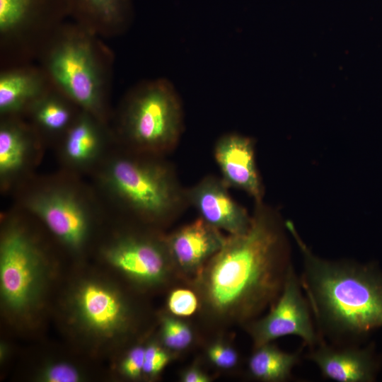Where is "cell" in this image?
<instances>
[{
    "instance_id": "6da1fadb",
    "label": "cell",
    "mask_w": 382,
    "mask_h": 382,
    "mask_svg": "<svg viewBox=\"0 0 382 382\" xmlns=\"http://www.w3.org/2000/svg\"><path fill=\"white\" fill-rule=\"evenodd\" d=\"M292 266L283 226L257 203L248 228L228 234L188 284L198 296L203 325L218 334L260 317L279 298Z\"/></svg>"
},
{
    "instance_id": "7a4b0ae2",
    "label": "cell",
    "mask_w": 382,
    "mask_h": 382,
    "mask_svg": "<svg viewBox=\"0 0 382 382\" xmlns=\"http://www.w3.org/2000/svg\"><path fill=\"white\" fill-rule=\"evenodd\" d=\"M285 225L301 254L300 281L320 337L336 346L359 345L382 328V271L373 263L320 257L291 221Z\"/></svg>"
},
{
    "instance_id": "3957f363",
    "label": "cell",
    "mask_w": 382,
    "mask_h": 382,
    "mask_svg": "<svg viewBox=\"0 0 382 382\" xmlns=\"http://www.w3.org/2000/svg\"><path fill=\"white\" fill-rule=\"evenodd\" d=\"M103 40L81 24L67 21L48 42L37 63L54 88L105 123L115 57Z\"/></svg>"
},
{
    "instance_id": "277c9868",
    "label": "cell",
    "mask_w": 382,
    "mask_h": 382,
    "mask_svg": "<svg viewBox=\"0 0 382 382\" xmlns=\"http://www.w3.org/2000/svg\"><path fill=\"white\" fill-rule=\"evenodd\" d=\"M183 129L181 98L169 80H144L125 94L119 131L134 148L154 154L168 153L178 145Z\"/></svg>"
},
{
    "instance_id": "5b68a950",
    "label": "cell",
    "mask_w": 382,
    "mask_h": 382,
    "mask_svg": "<svg viewBox=\"0 0 382 382\" xmlns=\"http://www.w3.org/2000/svg\"><path fill=\"white\" fill-rule=\"evenodd\" d=\"M108 178L125 204L149 221L167 224L188 205L186 190L167 163L121 158L112 163Z\"/></svg>"
},
{
    "instance_id": "8992f818",
    "label": "cell",
    "mask_w": 382,
    "mask_h": 382,
    "mask_svg": "<svg viewBox=\"0 0 382 382\" xmlns=\"http://www.w3.org/2000/svg\"><path fill=\"white\" fill-rule=\"evenodd\" d=\"M70 17L66 0H0V66L37 62Z\"/></svg>"
},
{
    "instance_id": "52a82bcc",
    "label": "cell",
    "mask_w": 382,
    "mask_h": 382,
    "mask_svg": "<svg viewBox=\"0 0 382 382\" xmlns=\"http://www.w3.org/2000/svg\"><path fill=\"white\" fill-rule=\"evenodd\" d=\"M44 258L18 226L4 231L0 243V291L3 306L13 316H25L38 305L46 281Z\"/></svg>"
},
{
    "instance_id": "ba28073f",
    "label": "cell",
    "mask_w": 382,
    "mask_h": 382,
    "mask_svg": "<svg viewBox=\"0 0 382 382\" xmlns=\"http://www.w3.org/2000/svg\"><path fill=\"white\" fill-rule=\"evenodd\" d=\"M105 256L112 267L140 289L161 290L182 283L166 235H125L106 249Z\"/></svg>"
},
{
    "instance_id": "9c48e42d",
    "label": "cell",
    "mask_w": 382,
    "mask_h": 382,
    "mask_svg": "<svg viewBox=\"0 0 382 382\" xmlns=\"http://www.w3.org/2000/svg\"><path fill=\"white\" fill-rule=\"evenodd\" d=\"M71 311L77 324L100 339H116L133 331L137 312L117 288L98 279L85 280L74 289Z\"/></svg>"
},
{
    "instance_id": "30bf717a",
    "label": "cell",
    "mask_w": 382,
    "mask_h": 382,
    "mask_svg": "<svg viewBox=\"0 0 382 382\" xmlns=\"http://www.w3.org/2000/svg\"><path fill=\"white\" fill-rule=\"evenodd\" d=\"M242 328L250 337L253 348L288 335L299 337L308 349L323 340L294 266L288 274L281 294L269 312Z\"/></svg>"
},
{
    "instance_id": "8fae6325",
    "label": "cell",
    "mask_w": 382,
    "mask_h": 382,
    "mask_svg": "<svg viewBox=\"0 0 382 382\" xmlns=\"http://www.w3.org/2000/svg\"><path fill=\"white\" fill-rule=\"evenodd\" d=\"M226 236L201 218L166 235L174 267L183 284L188 285L221 248Z\"/></svg>"
},
{
    "instance_id": "7c38bea8",
    "label": "cell",
    "mask_w": 382,
    "mask_h": 382,
    "mask_svg": "<svg viewBox=\"0 0 382 382\" xmlns=\"http://www.w3.org/2000/svg\"><path fill=\"white\" fill-rule=\"evenodd\" d=\"M30 208L50 231L71 249L82 248L89 232V219L82 204L72 195L50 190L34 197Z\"/></svg>"
},
{
    "instance_id": "4fadbf2b",
    "label": "cell",
    "mask_w": 382,
    "mask_h": 382,
    "mask_svg": "<svg viewBox=\"0 0 382 382\" xmlns=\"http://www.w3.org/2000/svg\"><path fill=\"white\" fill-rule=\"evenodd\" d=\"M228 188L221 178L207 175L186 190L187 199L207 223L228 234H238L248 228L251 216L231 197Z\"/></svg>"
},
{
    "instance_id": "5bb4252c",
    "label": "cell",
    "mask_w": 382,
    "mask_h": 382,
    "mask_svg": "<svg viewBox=\"0 0 382 382\" xmlns=\"http://www.w3.org/2000/svg\"><path fill=\"white\" fill-rule=\"evenodd\" d=\"M304 357L324 378L337 382H371L378 369L372 345L336 346L322 340Z\"/></svg>"
},
{
    "instance_id": "9a60e30c",
    "label": "cell",
    "mask_w": 382,
    "mask_h": 382,
    "mask_svg": "<svg viewBox=\"0 0 382 382\" xmlns=\"http://www.w3.org/2000/svg\"><path fill=\"white\" fill-rule=\"evenodd\" d=\"M215 161L221 179L228 186L241 190L261 202L262 186L257 173L253 140L237 133H226L216 141Z\"/></svg>"
},
{
    "instance_id": "2e32d148",
    "label": "cell",
    "mask_w": 382,
    "mask_h": 382,
    "mask_svg": "<svg viewBox=\"0 0 382 382\" xmlns=\"http://www.w3.org/2000/svg\"><path fill=\"white\" fill-rule=\"evenodd\" d=\"M52 86L46 73L37 62L1 68V117H18L28 113Z\"/></svg>"
},
{
    "instance_id": "e0dca14e",
    "label": "cell",
    "mask_w": 382,
    "mask_h": 382,
    "mask_svg": "<svg viewBox=\"0 0 382 382\" xmlns=\"http://www.w3.org/2000/svg\"><path fill=\"white\" fill-rule=\"evenodd\" d=\"M72 21L103 39L121 35L132 19V0H66Z\"/></svg>"
},
{
    "instance_id": "ac0fdd59",
    "label": "cell",
    "mask_w": 382,
    "mask_h": 382,
    "mask_svg": "<svg viewBox=\"0 0 382 382\" xmlns=\"http://www.w3.org/2000/svg\"><path fill=\"white\" fill-rule=\"evenodd\" d=\"M301 352L302 348L292 352L283 351L273 342L253 348L247 362V374L260 382L289 381L293 378Z\"/></svg>"
},
{
    "instance_id": "d6986e66",
    "label": "cell",
    "mask_w": 382,
    "mask_h": 382,
    "mask_svg": "<svg viewBox=\"0 0 382 382\" xmlns=\"http://www.w3.org/2000/svg\"><path fill=\"white\" fill-rule=\"evenodd\" d=\"M81 109L54 86L30 109L36 127L50 134H63L75 121Z\"/></svg>"
},
{
    "instance_id": "ffe728a7",
    "label": "cell",
    "mask_w": 382,
    "mask_h": 382,
    "mask_svg": "<svg viewBox=\"0 0 382 382\" xmlns=\"http://www.w3.org/2000/svg\"><path fill=\"white\" fill-rule=\"evenodd\" d=\"M105 124L81 110L64 134L66 156L75 163H85L91 159L99 149Z\"/></svg>"
},
{
    "instance_id": "44dd1931",
    "label": "cell",
    "mask_w": 382,
    "mask_h": 382,
    "mask_svg": "<svg viewBox=\"0 0 382 382\" xmlns=\"http://www.w3.org/2000/svg\"><path fill=\"white\" fill-rule=\"evenodd\" d=\"M30 132L18 117H3L0 127V173L13 174L24 164Z\"/></svg>"
},
{
    "instance_id": "7402d4cb",
    "label": "cell",
    "mask_w": 382,
    "mask_h": 382,
    "mask_svg": "<svg viewBox=\"0 0 382 382\" xmlns=\"http://www.w3.org/2000/svg\"><path fill=\"white\" fill-rule=\"evenodd\" d=\"M159 323L158 341L176 357L195 345L197 340L196 331L185 318L166 311L160 316Z\"/></svg>"
},
{
    "instance_id": "603a6c76",
    "label": "cell",
    "mask_w": 382,
    "mask_h": 382,
    "mask_svg": "<svg viewBox=\"0 0 382 382\" xmlns=\"http://www.w3.org/2000/svg\"><path fill=\"white\" fill-rule=\"evenodd\" d=\"M204 353L207 362L219 371H234L241 363L236 347L219 333L207 343Z\"/></svg>"
},
{
    "instance_id": "cb8c5ba5",
    "label": "cell",
    "mask_w": 382,
    "mask_h": 382,
    "mask_svg": "<svg viewBox=\"0 0 382 382\" xmlns=\"http://www.w3.org/2000/svg\"><path fill=\"white\" fill-rule=\"evenodd\" d=\"M166 306L167 313L185 319L198 313L199 301L195 291L189 285L174 286L168 292Z\"/></svg>"
},
{
    "instance_id": "d4e9b609",
    "label": "cell",
    "mask_w": 382,
    "mask_h": 382,
    "mask_svg": "<svg viewBox=\"0 0 382 382\" xmlns=\"http://www.w3.org/2000/svg\"><path fill=\"white\" fill-rule=\"evenodd\" d=\"M175 358L158 340L148 342L145 345L143 375L149 378H156Z\"/></svg>"
},
{
    "instance_id": "484cf974",
    "label": "cell",
    "mask_w": 382,
    "mask_h": 382,
    "mask_svg": "<svg viewBox=\"0 0 382 382\" xmlns=\"http://www.w3.org/2000/svg\"><path fill=\"white\" fill-rule=\"evenodd\" d=\"M81 378L79 371L66 362L51 364L40 374V379L45 382H78Z\"/></svg>"
},
{
    "instance_id": "4316f807",
    "label": "cell",
    "mask_w": 382,
    "mask_h": 382,
    "mask_svg": "<svg viewBox=\"0 0 382 382\" xmlns=\"http://www.w3.org/2000/svg\"><path fill=\"white\" fill-rule=\"evenodd\" d=\"M145 345L133 346L126 354L120 365L123 376L128 379H139L143 376Z\"/></svg>"
},
{
    "instance_id": "83f0119b",
    "label": "cell",
    "mask_w": 382,
    "mask_h": 382,
    "mask_svg": "<svg viewBox=\"0 0 382 382\" xmlns=\"http://www.w3.org/2000/svg\"><path fill=\"white\" fill-rule=\"evenodd\" d=\"M179 381L181 382H211L213 378L198 363H194L180 372Z\"/></svg>"
}]
</instances>
